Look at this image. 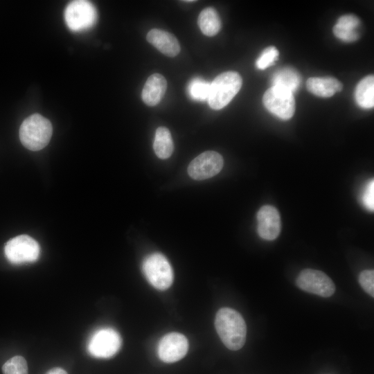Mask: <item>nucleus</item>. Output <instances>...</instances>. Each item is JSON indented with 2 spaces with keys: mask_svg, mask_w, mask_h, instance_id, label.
Wrapping results in <instances>:
<instances>
[{
  "mask_svg": "<svg viewBox=\"0 0 374 374\" xmlns=\"http://www.w3.org/2000/svg\"><path fill=\"white\" fill-rule=\"evenodd\" d=\"M3 374H28V365L26 359L19 355L9 359L2 366Z\"/></svg>",
  "mask_w": 374,
  "mask_h": 374,
  "instance_id": "nucleus-22",
  "label": "nucleus"
},
{
  "mask_svg": "<svg viewBox=\"0 0 374 374\" xmlns=\"http://www.w3.org/2000/svg\"><path fill=\"white\" fill-rule=\"evenodd\" d=\"M184 1H186V2H194L195 1H194V0H186Z\"/></svg>",
  "mask_w": 374,
  "mask_h": 374,
  "instance_id": "nucleus-27",
  "label": "nucleus"
},
{
  "mask_svg": "<svg viewBox=\"0 0 374 374\" xmlns=\"http://www.w3.org/2000/svg\"><path fill=\"white\" fill-rule=\"evenodd\" d=\"M147 40L157 50L168 57H175L180 51L177 39L167 31L154 28L147 34Z\"/></svg>",
  "mask_w": 374,
  "mask_h": 374,
  "instance_id": "nucleus-13",
  "label": "nucleus"
},
{
  "mask_svg": "<svg viewBox=\"0 0 374 374\" xmlns=\"http://www.w3.org/2000/svg\"><path fill=\"white\" fill-rule=\"evenodd\" d=\"M121 342V337L116 330L112 328H103L93 334L87 349L95 357L109 358L119 350Z\"/></svg>",
  "mask_w": 374,
  "mask_h": 374,
  "instance_id": "nucleus-7",
  "label": "nucleus"
},
{
  "mask_svg": "<svg viewBox=\"0 0 374 374\" xmlns=\"http://www.w3.org/2000/svg\"><path fill=\"white\" fill-rule=\"evenodd\" d=\"M362 201L364 206L370 211L374 208V181L370 180L364 190L362 195Z\"/></svg>",
  "mask_w": 374,
  "mask_h": 374,
  "instance_id": "nucleus-25",
  "label": "nucleus"
},
{
  "mask_svg": "<svg viewBox=\"0 0 374 374\" xmlns=\"http://www.w3.org/2000/svg\"><path fill=\"white\" fill-rule=\"evenodd\" d=\"M143 272L148 281L159 290L168 289L174 278L172 268L161 253H153L143 261Z\"/></svg>",
  "mask_w": 374,
  "mask_h": 374,
  "instance_id": "nucleus-4",
  "label": "nucleus"
},
{
  "mask_svg": "<svg viewBox=\"0 0 374 374\" xmlns=\"http://www.w3.org/2000/svg\"><path fill=\"white\" fill-rule=\"evenodd\" d=\"M357 103L362 108L369 109L374 105V77L373 75L363 78L355 91Z\"/></svg>",
  "mask_w": 374,
  "mask_h": 374,
  "instance_id": "nucleus-18",
  "label": "nucleus"
},
{
  "mask_svg": "<svg viewBox=\"0 0 374 374\" xmlns=\"http://www.w3.org/2000/svg\"><path fill=\"white\" fill-rule=\"evenodd\" d=\"M167 88L166 78L159 73L151 75L146 80L141 93L143 102L149 106L157 105L163 97Z\"/></svg>",
  "mask_w": 374,
  "mask_h": 374,
  "instance_id": "nucleus-14",
  "label": "nucleus"
},
{
  "mask_svg": "<svg viewBox=\"0 0 374 374\" xmlns=\"http://www.w3.org/2000/svg\"><path fill=\"white\" fill-rule=\"evenodd\" d=\"M258 233L265 240L276 239L281 230L280 216L277 209L271 206H262L257 213Z\"/></svg>",
  "mask_w": 374,
  "mask_h": 374,
  "instance_id": "nucleus-12",
  "label": "nucleus"
},
{
  "mask_svg": "<svg viewBox=\"0 0 374 374\" xmlns=\"http://www.w3.org/2000/svg\"><path fill=\"white\" fill-rule=\"evenodd\" d=\"M360 26L359 19L353 15L340 17L333 27L335 35L345 42H354L359 38L357 28Z\"/></svg>",
  "mask_w": 374,
  "mask_h": 374,
  "instance_id": "nucleus-15",
  "label": "nucleus"
},
{
  "mask_svg": "<svg viewBox=\"0 0 374 374\" xmlns=\"http://www.w3.org/2000/svg\"><path fill=\"white\" fill-rule=\"evenodd\" d=\"M64 19L68 28L79 32L92 27L97 20V11L94 6L85 0L70 2L64 10Z\"/></svg>",
  "mask_w": 374,
  "mask_h": 374,
  "instance_id": "nucleus-5",
  "label": "nucleus"
},
{
  "mask_svg": "<svg viewBox=\"0 0 374 374\" xmlns=\"http://www.w3.org/2000/svg\"><path fill=\"white\" fill-rule=\"evenodd\" d=\"M308 90L320 97H330L342 89V84L332 77H314L308 79Z\"/></svg>",
  "mask_w": 374,
  "mask_h": 374,
  "instance_id": "nucleus-16",
  "label": "nucleus"
},
{
  "mask_svg": "<svg viewBox=\"0 0 374 374\" xmlns=\"http://www.w3.org/2000/svg\"><path fill=\"white\" fill-rule=\"evenodd\" d=\"M359 282L362 287L372 297L374 296V271L366 269L362 271L359 276Z\"/></svg>",
  "mask_w": 374,
  "mask_h": 374,
  "instance_id": "nucleus-24",
  "label": "nucleus"
},
{
  "mask_svg": "<svg viewBox=\"0 0 374 374\" xmlns=\"http://www.w3.org/2000/svg\"><path fill=\"white\" fill-rule=\"evenodd\" d=\"M296 283L300 289L323 297L332 296L335 291L332 280L325 273L317 269L302 270Z\"/></svg>",
  "mask_w": 374,
  "mask_h": 374,
  "instance_id": "nucleus-9",
  "label": "nucleus"
},
{
  "mask_svg": "<svg viewBox=\"0 0 374 374\" xmlns=\"http://www.w3.org/2000/svg\"><path fill=\"white\" fill-rule=\"evenodd\" d=\"M262 102L267 110L281 119L287 120L294 115V97L292 92L285 89L270 87L265 92Z\"/></svg>",
  "mask_w": 374,
  "mask_h": 374,
  "instance_id": "nucleus-8",
  "label": "nucleus"
},
{
  "mask_svg": "<svg viewBox=\"0 0 374 374\" xmlns=\"http://www.w3.org/2000/svg\"><path fill=\"white\" fill-rule=\"evenodd\" d=\"M197 22L201 31L206 36L216 35L220 31L222 26L217 12L211 7L202 10Z\"/></svg>",
  "mask_w": 374,
  "mask_h": 374,
  "instance_id": "nucleus-19",
  "label": "nucleus"
},
{
  "mask_svg": "<svg viewBox=\"0 0 374 374\" xmlns=\"http://www.w3.org/2000/svg\"><path fill=\"white\" fill-rule=\"evenodd\" d=\"M45 374H68L65 370L60 367H54L48 371Z\"/></svg>",
  "mask_w": 374,
  "mask_h": 374,
  "instance_id": "nucleus-26",
  "label": "nucleus"
},
{
  "mask_svg": "<svg viewBox=\"0 0 374 374\" xmlns=\"http://www.w3.org/2000/svg\"><path fill=\"white\" fill-rule=\"evenodd\" d=\"M301 83V77L294 69L285 67L277 71L271 78L272 87L285 89L292 93Z\"/></svg>",
  "mask_w": 374,
  "mask_h": 374,
  "instance_id": "nucleus-17",
  "label": "nucleus"
},
{
  "mask_svg": "<svg viewBox=\"0 0 374 374\" xmlns=\"http://www.w3.org/2000/svg\"><path fill=\"white\" fill-rule=\"evenodd\" d=\"M242 84L240 74L226 71L217 75L211 83L208 103L211 108L221 109L238 93Z\"/></svg>",
  "mask_w": 374,
  "mask_h": 374,
  "instance_id": "nucleus-3",
  "label": "nucleus"
},
{
  "mask_svg": "<svg viewBox=\"0 0 374 374\" xmlns=\"http://www.w3.org/2000/svg\"><path fill=\"white\" fill-rule=\"evenodd\" d=\"M53 132L51 122L39 114L26 118L19 128V139L32 151L42 150L48 143Z\"/></svg>",
  "mask_w": 374,
  "mask_h": 374,
  "instance_id": "nucleus-2",
  "label": "nucleus"
},
{
  "mask_svg": "<svg viewBox=\"0 0 374 374\" xmlns=\"http://www.w3.org/2000/svg\"><path fill=\"white\" fill-rule=\"evenodd\" d=\"M156 155L162 159L169 158L174 149L173 141L169 130L165 127L157 129L153 143Z\"/></svg>",
  "mask_w": 374,
  "mask_h": 374,
  "instance_id": "nucleus-20",
  "label": "nucleus"
},
{
  "mask_svg": "<svg viewBox=\"0 0 374 374\" xmlns=\"http://www.w3.org/2000/svg\"><path fill=\"white\" fill-rule=\"evenodd\" d=\"M217 332L226 348L232 350L240 349L244 344L247 326L242 315L230 308H220L215 316Z\"/></svg>",
  "mask_w": 374,
  "mask_h": 374,
  "instance_id": "nucleus-1",
  "label": "nucleus"
},
{
  "mask_svg": "<svg viewBox=\"0 0 374 374\" xmlns=\"http://www.w3.org/2000/svg\"><path fill=\"white\" fill-rule=\"evenodd\" d=\"M223 163V158L218 152L206 151L191 161L188 173L195 180L208 179L220 172Z\"/></svg>",
  "mask_w": 374,
  "mask_h": 374,
  "instance_id": "nucleus-10",
  "label": "nucleus"
},
{
  "mask_svg": "<svg viewBox=\"0 0 374 374\" xmlns=\"http://www.w3.org/2000/svg\"><path fill=\"white\" fill-rule=\"evenodd\" d=\"M278 51L275 46L265 48L256 62V67L263 70L271 66L278 60Z\"/></svg>",
  "mask_w": 374,
  "mask_h": 374,
  "instance_id": "nucleus-23",
  "label": "nucleus"
},
{
  "mask_svg": "<svg viewBox=\"0 0 374 374\" xmlns=\"http://www.w3.org/2000/svg\"><path fill=\"white\" fill-rule=\"evenodd\" d=\"M188 350L187 338L179 332H170L164 335L159 342L157 353L161 361L173 363L181 359Z\"/></svg>",
  "mask_w": 374,
  "mask_h": 374,
  "instance_id": "nucleus-11",
  "label": "nucleus"
},
{
  "mask_svg": "<svg viewBox=\"0 0 374 374\" xmlns=\"http://www.w3.org/2000/svg\"><path fill=\"white\" fill-rule=\"evenodd\" d=\"M40 249L36 240L27 235L16 236L7 242L5 256L12 264L32 262L37 260Z\"/></svg>",
  "mask_w": 374,
  "mask_h": 374,
  "instance_id": "nucleus-6",
  "label": "nucleus"
},
{
  "mask_svg": "<svg viewBox=\"0 0 374 374\" xmlns=\"http://www.w3.org/2000/svg\"><path fill=\"white\" fill-rule=\"evenodd\" d=\"M211 83L205 80L196 77L193 78L188 84V95L194 100H208L210 92Z\"/></svg>",
  "mask_w": 374,
  "mask_h": 374,
  "instance_id": "nucleus-21",
  "label": "nucleus"
}]
</instances>
